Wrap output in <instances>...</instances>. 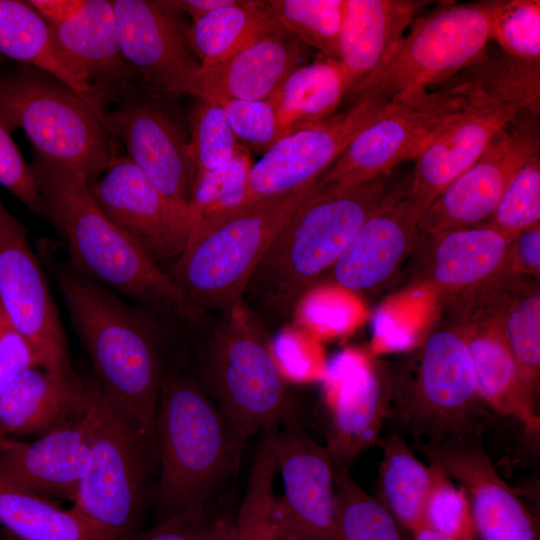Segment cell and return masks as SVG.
<instances>
[{"instance_id":"obj_1","label":"cell","mask_w":540,"mask_h":540,"mask_svg":"<svg viewBox=\"0 0 540 540\" xmlns=\"http://www.w3.org/2000/svg\"><path fill=\"white\" fill-rule=\"evenodd\" d=\"M37 255L57 284L100 390L138 428L157 460L155 423L165 376L158 315L77 273L47 240Z\"/></svg>"},{"instance_id":"obj_2","label":"cell","mask_w":540,"mask_h":540,"mask_svg":"<svg viewBox=\"0 0 540 540\" xmlns=\"http://www.w3.org/2000/svg\"><path fill=\"white\" fill-rule=\"evenodd\" d=\"M30 165L45 218L62 238L68 263L77 273L157 315L202 322L171 275L105 216L78 171L36 153Z\"/></svg>"},{"instance_id":"obj_3","label":"cell","mask_w":540,"mask_h":540,"mask_svg":"<svg viewBox=\"0 0 540 540\" xmlns=\"http://www.w3.org/2000/svg\"><path fill=\"white\" fill-rule=\"evenodd\" d=\"M403 182L393 170L349 188L314 186L273 240L242 301L269 319L287 320Z\"/></svg>"},{"instance_id":"obj_4","label":"cell","mask_w":540,"mask_h":540,"mask_svg":"<svg viewBox=\"0 0 540 540\" xmlns=\"http://www.w3.org/2000/svg\"><path fill=\"white\" fill-rule=\"evenodd\" d=\"M157 522L208 504L237 469L227 424L205 389L180 373H165L156 413Z\"/></svg>"},{"instance_id":"obj_5","label":"cell","mask_w":540,"mask_h":540,"mask_svg":"<svg viewBox=\"0 0 540 540\" xmlns=\"http://www.w3.org/2000/svg\"><path fill=\"white\" fill-rule=\"evenodd\" d=\"M506 2H438L412 22L409 33L372 73L347 90L345 99L350 104L421 99L430 86L450 81L485 53L494 21Z\"/></svg>"},{"instance_id":"obj_6","label":"cell","mask_w":540,"mask_h":540,"mask_svg":"<svg viewBox=\"0 0 540 540\" xmlns=\"http://www.w3.org/2000/svg\"><path fill=\"white\" fill-rule=\"evenodd\" d=\"M242 303L224 311L202 354L205 391L224 418L238 452L260 431H275L296 414L273 351Z\"/></svg>"},{"instance_id":"obj_7","label":"cell","mask_w":540,"mask_h":540,"mask_svg":"<svg viewBox=\"0 0 540 540\" xmlns=\"http://www.w3.org/2000/svg\"><path fill=\"white\" fill-rule=\"evenodd\" d=\"M315 184L247 204L184 250L171 277L197 313L242 303L258 264Z\"/></svg>"},{"instance_id":"obj_8","label":"cell","mask_w":540,"mask_h":540,"mask_svg":"<svg viewBox=\"0 0 540 540\" xmlns=\"http://www.w3.org/2000/svg\"><path fill=\"white\" fill-rule=\"evenodd\" d=\"M0 111L25 132L34 153L75 169L89 184L119 157L105 116L36 68L21 65L0 76Z\"/></svg>"},{"instance_id":"obj_9","label":"cell","mask_w":540,"mask_h":540,"mask_svg":"<svg viewBox=\"0 0 540 540\" xmlns=\"http://www.w3.org/2000/svg\"><path fill=\"white\" fill-rule=\"evenodd\" d=\"M152 462L146 438L98 386L89 465L73 509L105 540H124L139 531Z\"/></svg>"},{"instance_id":"obj_10","label":"cell","mask_w":540,"mask_h":540,"mask_svg":"<svg viewBox=\"0 0 540 540\" xmlns=\"http://www.w3.org/2000/svg\"><path fill=\"white\" fill-rule=\"evenodd\" d=\"M415 375L394 391L395 412L423 447L462 444L480 431V396L465 334L432 332L419 353Z\"/></svg>"},{"instance_id":"obj_11","label":"cell","mask_w":540,"mask_h":540,"mask_svg":"<svg viewBox=\"0 0 540 540\" xmlns=\"http://www.w3.org/2000/svg\"><path fill=\"white\" fill-rule=\"evenodd\" d=\"M464 76L413 102L388 103L317 179V188L343 189L387 174L415 160L474 96Z\"/></svg>"},{"instance_id":"obj_12","label":"cell","mask_w":540,"mask_h":540,"mask_svg":"<svg viewBox=\"0 0 540 540\" xmlns=\"http://www.w3.org/2000/svg\"><path fill=\"white\" fill-rule=\"evenodd\" d=\"M0 302L31 345L40 368L76 374L45 269L26 227L1 202Z\"/></svg>"},{"instance_id":"obj_13","label":"cell","mask_w":540,"mask_h":540,"mask_svg":"<svg viewBox=\"0 0 540 540\" xmlns=\"http://www.w3.org/2000/svg\"><path fill=\"white\" fill-rule=\"evenodd\" d=\"M540 155L539 117L517 113L481 157L440 193L422 214L423 234L485 224L518 170Z\"/></svg>"},{"instance_id":"obj_14","label":"cell","mask_w":540,"mask_h":540,"mask_svg":"<svg viewBox=\"0 0 540 540\" xmlns=\"http://www.w3.org/2000/svg\"><path fill=\"white\" fill-rule=\"evenodd\" d=\"M283 494L273 518L281 540H339L335 519V464L326 447L303 428L297 415L273 432Z\"/></svg>"},{"instance_id":"obj_15","label":"cell","mask_w":540,"mask_h":540,"mask_svg":"<svg viewBox=\"0 0 540 540\" xmlns=\"http://www.w3.org/2000/svg\"><path fill=\"white\" fill-rule=\"evenodd\" d=\"M105 123L112 136L124 144L127 157L187 227L194 185L188 141L156 95L142 86L133 88L105 112Z\"/></svg>"},{"instance_id":"obj_16","label":"cell","mask_w":540,"mask_h":540,"mask_svg":"<svg viewBox=\"0 0 540 540\" xmlns=\"http://www.w3.org/2000/svg\"><path fill=\"white\" fill-rule=\"evenodd\" d=\"M121 54L154 95L188 94L200 63L178 12L166 1L111 0Z\"/></svg>"},{"instance_id":"obj_17","label":"cell","mask_w":540,"mask_h":540,"mask_svg":"<svg viewBox=\"0 0 540 540\" xmlns=\"http://www.w3.org/2000/svg\"><path fill=\"white\" fill-rule=\"evenodd\" d=\"M386 105L359 100L321 123L277 140L252 164L245 206L316 182Z\"/></svg>"},{"instance_id":"obj_18","label":"cell","mask_w":540,"mask_h":540,"mask_svg":"<svg viewBox=\"0 0 540 540\" xmlns=\"http://www.w3.org/2000/svg\"><path fill=\"white\" fill-rule=\"evenodd\" d=\"M89 188L105 216L159 268L176 264L186 247L187 227L127 156L116 158Z\"/></svg>"},{"instance_id":"obj_19","label":"cell","mask_w":540,"mask_h":540,"mask_svg":"<svg viewBox=\"0 0 540 540\" xmlns=\"http://www.w3.org/2000/svg\"><path fill=\"white\" fill-rule=\"evenodd\" d=\"M97 383V382H96ZM80 418L32 442L0 439V479L41 497L75 502L88 468L96 395Z\"/></svg>"},{"instance_id":"obj_20","label":"cell","mask_w":540,"mask_h":540,"mask_svg":"<svg viewBox=\"0 0 540 540\" xmlns=\"http://www.w3.org/2000/svg\"><path fill=\"white\" fill-rule=\"evenodd\" d=\"M324 375L326 449L334 462L346 465L377 439L392 393L368 360L353 351L333 358Z\"/></svg>"},{"instance_id":"obj_21","label":"cell","mask_w":540,"mask_h":540,"mask_svg":"<svg viewBox=\"0 0 540 540\" xmlns=\"http://www.w3.org/2000/svg\"><path fill=\"white\" fill-rule=\"evenodd\" d=\"M516 114L478 87L467 105L415 159L408 195L421 214L481 157Z\"/></svg>"},{"instance_id":"obj_22","label":"cell","mask_w":540,"mask_h":540,"mask_svg":"<svg viewBox=\"0 0 540 540\" xmlns=\"http://www.w3.org/2000/svg\"><path fill=\"white\" fill-rule=\"evenodd\" d=\"M411 176L362 225L331 267L335 285L353 292L374 289L394 274L418 244L422 214L408 195Z\"/></svg>"},{"instance_id":"obj_23","label":"cell","mask_w":540,"mask_h":540,"mask_svg":"<svg viewBox=\"0 0 540 540\" xmlns=\"http://www.w3.org/2000/svg\"><path fill=\"white\" fill-rule=\"evenodd\" d=\"M423 452L464 488L477 540H539L535 518L482 449L462 443L424 447Z\"/></svg>"},{"instance_id":"obj_24","label":"cell","mask_w":540,"mask_h":540,"mask_svg":"<svg viewBox=\"0 0 540 540\" xmlns=\"http://www.w3.org/2000/svg\"><path fill=\"white\" fill-rule=\"evenodd\" d=\"M306 47L280 27L217 65L199 67L188 94L203 100L270 99L289 74L304 65Z\"/></svg>"},{"instance_id":"obj_25","label":"cell","mask_w":540,"mask_h":540,"mask_svg":"<svg viewBox=\"0 0 540 540\" xmlns=\"http://www.w3.org/2000/svg\"><path fill=\"white\" fill-rule=\"evenodd\" d=\"M49 26L64 57L103 101L117 102L141 85L121 54L111 0H84L72 17Z\"/></svg>"},{"instance_id":"obj_26","label":"cell","mask_w":540,"mask_h":540,"mask_svg":"<svg viewBox=\"0 0 540 540\" xmlns=\"http://www.w3.org/2000/svg\"><path fill=\"white\" fill-rule=\"evenodd\" d=\"M96 381L32 367L0 395V432L42 436L82 417L90 408Z\"/></svg>"},{"instance_id":"obj_27","label":"cell","mask_w":540,"mask_h":540,"mask_svg":"<svg viewBox=\"0 0 540 540\" xmlns=\"http://www.w3.org/2000/svg\"><path fill=\"white\" fill-rule=\"evenodd\" d=\"M433 1L345 0L339 37V62L348 89L360 82L403 39L419 13Z\"/></svg>"},{"instance_id":"obj_28","label":"cell","mask_w":540,"mask_h":540,"mask_svg":"<svg viewBox=\"0 0 540 540\" xmlns=\"http://www.w3.org/2000/svg\"><path fill=\"white\" fill-rule=\"evenodd\" d=\"M430 236L433 237V248L427 277L440 289L480 288L504 276L507 269H512L514 238L488 223Z\"/></svg>"},{"instance_id":"obj_29","label":"cell","mask_w":540,"mask_h":540,"mask_svg":"<svg viewBox=\"0 0 540 540\" xmlns=\"http://www.w3.org/2000/svg\"><path fill=\"white\" fill-rule=\"evenodd\" d=\"M464 334L481 400L513 417L528 435L538 438L540 417L535 394L523 378L498 323L474 327Z\"/></svg>"},{"instance_id":"obj_30","label":"cell","mask_w":540,"mask_h":540,"mask_svg":"<svg viewBox=\"0 0 540 540\" xmlns=\"http://www.w3.org/2000/svg\"><path fill=\"white\" fill-rule=\"evenodd\" d=\"M0 55L53 76L105 116L104 101L70 65L49 24L28 1L0 0Z\"/></svg>"},{"instance_id":"obj_31","label":"cell","mask_w":540,"mask_h":540,"mask_svg":"<svg viewBox=\"0 0 540 540\" xmlns=\"http://www.w3.org/2000/svg\"><path fill=\"white\" fill-rule=\"evenodd\" d=\"M348 87L340 62L322 56L292 71L272 97L278 140L336 114Z\"/></svg>"},{"instance_id":"obj_32","label":"cell","mask_w":540,"mask_h":540,"mask_svg":"<svg viewBox=\"0 0 540 540\" xmlns=\"http://www.w3.org/2000/svg\"><path fill=\"white\" fill-rule=\"evenodd\" d=\"M280 27L267 1L235 0L193 20L187 34L200 67L208 68Z\"/></svg>"},{"instance_id":"obj_33","label":"cell","mask_w":540,"mask_h":540,"mask_svg":"<svg viewBox=\"0 0 540 540\" xmlns=\"http://www.w3.org/2000/svg\"><path fill=\"white\" fill-rule=\"evenodd\" d=\"M0 524L17 540H105L73 508L0 479Z\"/></svg>"},{"instance_id":"obj_34","label":"cell","mask_w":540,"mask_h":540,"mask_svg":"<svg viewBox=\"0 0 540 540\" xmlns=\"http://www.w3.org/2000/svg\"><path fill=\"white\" fill-rule=\"evenodd\" d=\"M435 474V466L417 459L400 435L393 433L386 440L377 498L409 533L422 524Z\"/></svg>"},{"instance_id":"obj_35","label":"cell","mask_w":540,"mask_h":540,"mask_svg":"<svg viewBox=\"0 0 540 540\" xmlns=\"http://www.w3.org/2000/svg\"><path fill=\"white\" fill-rule=\"evenodd\" d=\"M252 164L249 149L239 143L228 163L195 180L188 205L185 249L245 207Z\"/></svg>"},{"instance_id":"obj_36","label":"cell","mask_w":540,"mask_h":540,"mask_svg":"<svg viewBox=\"0 0 540 540\" xmlns=\"http://www.w3.org/2000/svg\"><path fill=\"white\" fill-rule=\"evenodd\" d=\"M335 464V519L339 540H411L409 531L351 477L346 465Z\"/></svg>"},{"instance_id":"obj_37","label":"cell","mask_w":540,"mask_h":540,"mask_svg":"<svg viewBox=\"0 0 540 540\" xmlns=\"http://www.w3.org/2000/svg\"><path fill=\"white\" fill-rule=\"evenodd\" d=\"M464 76L499 103L516 113L540 114V63L526 62L503 53H485L465 68Z\"/></svg>"},{"instance_id":"obj_38","label":"cell","mask_w":540,"mask_h":540,"mask_svg":"<svg viewBox=\"0 0 540 540\" xmlns=\"http://www.w3.org/2000/svg\"><path fill=\"white\" fill-rule=\"evenodd\" d=\"M277 471L273 436L265 435L254 455L243 500L233 517L232 540H281L273 518Z\"/></svg>"},{"instance_id":"obj_39","label":"cell","mask_w":540,"mask_h":540,"mask_svg":"<svg viewBox=\"0 0 540 540\" xmlns=\"http://www.w3.org/2000/svg\"><path fill=\"white\" fill-rule=\"evenodd\" d=\"M282 28L320 56L339 62L345 0H268Z\"/></svg>"},{"instance_id":"obj_40","label":"cell","mask_w":540,"mask_h":540,"mask_svg":"<svg viewBox=\"0 0 540 540\" xmlns=\"http://www.w3.org/2000/svg\"><path fill=\"white\" fill-rule=\"evenodd\" d=\"M519 370L535 394L540 369V292L535 286L512 295L496 321Z\"/></svg>"},{"instance_id":"obj_41","label":"cell","mask_w":540,"mask_h":540,"mask_svg":"<svg viewBox=\"0 0 540 540\" xmlns=\"http://www.w3.org/2000/svg\"><path fill=\"white\" fill-rule=\"evenodd\" d=\"M197 100L190 115L188 140L194 182L204 173L228 163L239 145L221 105L214 100Z\"/></svg>"},{"instance_id":"obj_42","label":"cell","mask_w":540,"mask_h":540,"mask_svg":"<svg viewBox=\"0 0 540 540\" xmlns=\"http://www.w3.org/2000/svg\"><path fill=\"white\" fill-rule=\"evenodd\" d=\"M540 155L531 158L515 174L498 206L486 222L515 238L539 224Z\"/></svg>"},{"instance_id":"obj_43","label":"cell","mask_w":540,"mask_h":540,"mask_svg":"<svg viewBox=\"0 0 540 540\" xmlns=\"http://www.w3.org/2000/svg\"><path fill=\"white\" fill-rule=\"evenodd\" d=\"M501 51L531 63H540V2L507 0L492 30Z\"/></svg>"},{"instance_id":"obj_44","label":"cell","mask_w":540,"mask_h":540,"mask_svg":"<svg viewBox=\"0 0 540 540\" xmlns=\"http://www.w3.org/2000/svg\"><path fill=\"white\" fill-rule=\"evenodd\" d=\"M433 464V463H431ZM422 524L459 540H477L468 496L437 465ZM421 524V525H422Z\"/></svg>"},{"instance_id":"obj_45","label":"cell","mask_w":540,"mask_h":540,"mask_svg":"<svg viewBox=\"0 0 540 540\" xmlns=\"http://www.w3.org/2000/svg\"><path fill=\"white\" fill-rule=\"evenodd\" d=\"M218 102L237 141L266 152L278 140L275 103L267 100L220 99Z\"/></svg>"},{"instance_id":"obj_46","label":"cell","mask_w":540,"mask_h":540,"mask_svg":"<svg viewBox=\"0 0 540 540\" xmlns=\"http://www.w3.org/2000/svg\"><path fill=\"white\" fill-rule=\"evenodd\" d=\"M14 129L0 111V185L33 214L45 217L44 202L31 165L18 149Z\"/></svg>"},{"instance_id":"obj_47","label":"cell","mask_w":540,"mask_h":540,"mask_svg":"<svg viewBox=\"0 0 540 540\" xmlns=\"http://www.w3.org/2000/svg\"><path fill=\"white\" fill-rule=\"evenodd\" d=\"M222 513L208 503L139 530L124 540H209Z\"/></svg>"},{"instance_id":"obj_48","label":"cell","mask_w":540,"mask_h":540,"mask_svg":"<svg viewBox=\"0 0 540 540\" xmlns=\"http://www.w3.org/2000/svg\"><path fill=\"white\" fill-rule=\"evenodd\" d=\"M32 367H39L34 351L0 302V395L23 371Z\"/></svg>"},{"instance_id":"obj_49","label":"cell","mask_w":540,"mask_h":540,"mask_svg":"<svg viewBox=\"0 0 540 540\" xmlns=\"http://www.w3.org/2000/svg\"><path fill=\"white\" fill-rule=\"evenodd\" d=\"M512 269L520 273L539 276L540 272V226L521 231L513 239L511 251Z\"/></svg>"},{"instance_id":"obj_50","label":"cell","mask_w":540,"mask_h":540,"mask_svg":"<svg viewBox=\"0 0 540 540\" xmlns=\"http://www.w3.org/2000/svg\"><path fill=\"white\" fill-rule=\"evenodd\" d=\"M28 3L49 25H54L76 14L84 0H30Z\"/></svg>"},{"instance_id":"obj_51","label":"cell","mask_w":540,"mask_h":540,"mask_svg":"<svg viewBox=\"0 0 540 540\" xmlns=\"http://www.w3.org/2000/svg\"><path fill=\"white\" fill-rule=\"evenodd\" d=\"M235 0H169L166 3L178 13H186L192 21L214 10L232 4Z\"/></svg>"},{"instance_id":"obj_52","label":"cell","mask_w":540,"mask_h":540,"mask_svg":"<svg viewBox=\"0 0 540 540\" xmlns=\"http://www.w3.org/2000/svg\"><path fill=\"white\" fill-rule=\"evenodd\" d=\"M233 517L221 514L209 540H232Z\"/></svg>"},{"instance_id":"obj_53","label":"cell","mask_w":540,"mask_h":540,"mask_svg":"<svg viewBox=\"0 0 540 540\" xmlns=\"http://www.w3.org/2000/svg\"><path fill=\"white\" fill-rule=\"evenodd\" d=\"M410 535L411 540H459L433 530L423 524L411 531Z\"/></svg>"},{"instance_id":"obj_54","label":"cell","mask_w":540,"mask_h":540,"mask_svg":"<svg viewBox=\"0 0 540 540\" xmlns=\"http://www.w3.org/2000/svg\"><path fill=\"white\" fill-rule=\"evenodd\" d=\"M6 533V532H5ZM5 540H17L16 538H14L13 536H11L10 534L6 533L5 535Z\"/></svg>"},{"instance_id":"obj_55","label":"cell","mask_w":540,"mask_h":540,"mask_svg":"<svg viewBox=\"0 0 540 540\" xmlns=\"http://www.w3.org/2000/svg\"><path fill=\"white\" fill-rule=\"evenodd\" d=\"M0 439H1V435H0Z\"/></svg>"},{"instance_id":"obj_56","label":"cell","mask_w":540,"mask_h":540,"mask_svg":"<svg viewBox=\"0 0 540 540\" xmlns=\"http://www.w3.org/2000/svg\"><path fill=\"white\" fill-rule=\"evenodd\" d=\"M0 57H1V55H0Z\"/></svg>"}]
</instances>
